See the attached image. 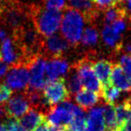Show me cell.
<instances>
[{
    "label": "cell",
    "instance_id": "obj_26",
    "mask_svg": "<svg viewBox=\"0 0 131 131\" xmlns=\"http://www.w3.org/2000/svg\"><path fill=\"white\" fill-rule=\"evenodd\" d=\"M43 7L49 11L60 12L66 8V0H41Z\"/></svg>",
    "mask_w": 131,
    "mask_h": 131
},
{
    "label": "cell",
    "instance_id": "obj_27",
    "mask_svg": "<svg viewBox=\"0 0 131 131\" xmlns=\"http://www.w3.org/2000/svg\"><path fill=\"white\" fill-rule=\"evenodd\" d=\"M12 97V90L6 84H0V105L6 104Z\"/></svg>",
    "mask_w": 131,
    "mask_h": 131
},
{
    "label": "cell",
    "instance_id": "obj_16",
    "mask_svg": "<svg viewBox=\"0 0 131 131\" xmlns=\"http://www.w3.org/2000/svg\"><path fill=\"white\" fill-rule=\"evenodd\" d=\"M100 94L86 89H82L75 95V101L78 107L84 111H90L100 102Z\"/></svg>",
    "mask_w": 131,
    "mask_h": 131
},
{
    "label": "cell",
    "instance_id": "obj_32",
    "mask_svg": "<svg viewBox=\"0 0 131 131\" xmlns=\"http://www.w3.org/2000/svg\"><path fill=\"white\" fill-rule=\"evenodd\" d=\"M118 131H131V117L123 124V126L118 129Z\"/></svg>",
    "mask_w": 131,
    "mask_h": 131
},
{
    "label": "cell",
    "instance_id": "obj_28",
    "mask_svg": "<svg viewBox=\"0 0 131 131\" xmlns=\"http://www.w3.org/2000/svg\"><path fill=\"white\" fill-rule=\"evenodd\" d=\"M98 10H106L116 6V0H92Z\"/></svg>",
    "mask_w": 131,
    "mask_h": 131
},
{
    "label": "cell",
    "instance_id": "obj_18",
    "mask_svg": "<svg viewBox=\"0 0 131 131\" xmlns=\"http://www.w3.org/2000/svg\"><path fill=\"white\" fill-rule=\"evenodd\" d=\"M102 38L103 42L108 47L114 48L116 50L122 42L121 34L117 32L113 29L111 24H105L102 31Z\"/></svg>",
    "mask_w": 131,
    "mask_h": 131
},
{
    "label": "cell",
    "instance_id": "obj_8",
    "mask_svg": "<svg viewBox=\"0 0 131 131\" xmlns=\"http://www.w3.org/2000/svg\"><path fill=\"white\" fill-rule=\"evenodd\" d=\"M43 95L52 107L61 102H68L71 97L64 78L48 83L43 90Z\"/></svg>",
    "mask_w": 131,
    "mask_h": 131
},
{
    "label": "cell",
    "instance_id": "obj_30",
    "mask_svg": "<svg viewBox=\"0 0 131 131\" xmlns=\"http://www.w3.org/2000/svg\"><path fill=\"white\" fill-rule=\"evenodd\" d=\"M8 65H6L3 60L0 59V79L6 75L8 72Z\"/></svg>",
    "mask_w": 131,
    "mask_h": 131
},
{
    "label": "cell",
    "instance_id": "obj_5",
    "mask_svg": "<svg viewBox=\"0 0 131 131\" xmlns=\"http://www.w3.org/2000/svg\"><path fill=\"white\" fill-rule=\"evenodd\" d=\"M30 73L29 89L41 91L48 84L46 78V67L47 61L42 56H35L27 64Z\"/></svg>",
    "mask_w": 131,
    "mask_h": 131
},
{
    "label": "cell",
    "instance_id": "obj_6",
    "mask_svg": "<svg viewBox=\"0 0 131 131\" xmlns=\"http://www.w3.org/2000/svg\"><path fill=\"white\" fill-rule=\"evenodd\" d=\"M0 54L1 59L11 67L19 64H24L27 66L30 60L26 58L22 48L15 41L13 37H8L7 39L1 42L0 45Z\"/></svg>",
    "mask_w": 131,
    "mask_h": 131
},
{
    "label": "cell",
    "instance_id": "obj_9",
    "mask_svg": "<svg viewBox=\"0 0 131 131\" xmlns=\"http://www.w3.org/2000/svg\"><path fill=\"white\" fill-rule=\"evenodd\" d=\"M69 49V43L65 40L62 35L53 34L44 38L42 42L40 56L49 58V59L61 58V56Z\"/></svg>",
    "mask_w": 131,
    "mask_h": 131
},
{
    "label": "cell",
    "instance_id": "obj_31",
    "mask_svg": "<svg viewBox=\"0 0 131 131\" xmlns=\"http://www.w3.org/2000/svg\"><path fill=\"white\" fill-rule=\"evenodd\" d=\"M124 11L126 14V17L129 18L131 20V0H127L126 1V5L123 6Z\"/></svg>",
    "mask_w": 131,
    "mask_h": 131
},
{
    "label": "cell",
    "instance_id": "obj_17",
    "mask_svg": "<svg viewBox=\"0 0 131 131\" xmlns=\"http://www.w3.org/2000/svg\"><path fill=\"white\" fill-rule=\"evenodd\" d=\"M111 84L118 89L119 91L130 92L131 84L129 83L127 77L124 74L123 70L121 69L118 64H115L113 66L112 73L111 75Z\"/></svg>",
    "mask_w": 131,
    "mask_h": 131
},
{
    "label": "cell",
    "instance_id": "obj_36",
    "mask_svg": "<svg viewBox=\"0 0 131 131\" xmlns=\"http://www.w3.org/2000/svg\"><path fill=\"white\" fill-rule=\"evenodd\" d=\"M0 131H8L5 124H0Z\"/></svg>",
    "mask_w": 131,
    "mask_h": 131
},
{
    "label": "cell",
    "instance_id": "obj_12",
    "mask_svg": "<svg viewBox=\"0 0 131 131\" xmlns=\"http://www.w3.org/2000/svg\"><path fill=\"white\" fill-rule=\"evenodd\" d=\"M68 7L77 10L84 15L89 24H93L99 16V11L92 0H68Z\"/></svg>",
    "mask_w": 131,
    "mask_h": 131
},
{
    "label": "cell",
    "instance_id": "obj_11",
    "mask_svg": "<svg viewBox=\"0 0 131 131\" xmlns=\"http://www.w3.org/2000/svg\"><path fill=\"white\" fill-rule=\"evenodd\" d=\"M69 64L65 58H56L49 59L46 67V78L48 83L61 79L62 77H65L69 72Z\"/></svg>",
    "mask_w": 131,
    "mask_h": 131
},
{
    "label": "cell",
    "instance_id": "obj_13",
    "mask_svg": "<svg viewBox=\"0 0 131 131\" xmlns=\"http://www.w3.org/2000/svg\"><path fill=\"white\" fill-rule=\"evenodd\" d=\"M113 64L111 60L99 59L93 61V69L95 75L102 84V86L111 84V75L112 73Z\"/></svg>",
    "mask_w": 131,
    "mask_h": 131
},
{
    "label": "cell",
    "instance_id": "obj_22",
    "mask_svg": "<svg viewBox=\"0 0 131 131\" xmlns=\"http://www.w3.org/2000/svg\"><path fill=\"white\" fill-rule=\"evenodd\" d=\"M126 17V14L123 6H114L110 7L104 11L103 21L105 24H111L118 20H124Z\"/></svg>",
    "mask_w": 131,
    "mask_h": 131
},
{
    "label": "cell",
    "instance_id": "obj_21",
    "mask_svg": "<svg viewBox=\"0 0 131 131\" xmlns=\"http://www.w3.org/2000/svg\"><path fill=\"white\" fill-rule=\"evenodd\" d=\"M99 41V31L93 24L88 25L84 29L81 38V43L84 47H93Z\"/></svg>",
    "mask_w": 131,
    "mask_h": 131
},
{
    "label": "cell",
    "instance_id": "obj_14",
    "mask_svg": "<svg viewBox=\"0 0 131 131\" xmlns=\"http://www.w3.org/2000/svg\"><path fill=\"white\" fill-rule=\"evenodd\" d=\"M45 121L46 117L34 109H30L29 111L19 119L20 125L26 131H33Z\"/></svg>",
    "mask_w": 131,
    "mask_h": 131
},
{
    "label": "cell",
    "instance_id": "obj_10",
    "mask_svg": "<svg viewBox=\"0 0 131 131\" xmlns=\"http://www.w3.org/2000/svg\"><path fill=\"white\" fill-rule=\"evenodd\" d=\"M31 105L26 96L25 92L18 93L10 98L5 105V112L8 118H21L29 111Z\"/></svg>",
    "mask_w": 131,
    "mask_h": 131
},
{
    "label": "cell",
    "instance_id": "obj_7",
    "mask_svg": "<svg viewBox=\"0 0 131 131\" xmlns=\"http://www.w3.org/2000/svg\"><path fill=\"white\" fill-rule=\"evenodd\" d=\"M30 73L28 67L19 64L11 67L6 75V84L13 91H24L29 88Z\"/></svg>",
    "mask_w": 131,
    "mask_h": 131
},
{
    "label": "cell",
    "instance_id": "obj_29",
    "mask_svg": "<svg viewBox=\"0 0 131 131\" xmlns=\"http://www.w3.org/2000/svg\"><path fill=\"white\" fill-rule=\"evenodd\" d=\"M6 127L8 131H26L22 126L20 125L19 121L15 118H6Z\"/></svg>",
    "mask_w": 131,
    "mask_h": 131
},
{
    "label": "cell",
    "instance_id": "obj_34",
    "mask_svg": "<svg viewBox=\"0 0 131 131\" xmlns=\"http://www.w3.org/2000/svg\"><path fill=\"white\" fill-rule=\"evenodd\" d=\"M49 131H61V130H60V127H53V126L49 125Z\"/></svg>",
    "mask_w": 131,
    "mask_h": 131
},
{
    "label": "cell",
    "instance_id": "obj_3",
    "mask_svg": "<svg viewBox=\"0 0 131 131\" xmlns=\"http://www.w3.org/2000/svg\"><path fill=\"white\" fill-rule=\"evenodd\" d=\"M83 112H84V110L72 103L70 101H68L53 106L46 116V121L53 127H68L73 121L74 118Z\"/></svg>",
    "mask_w": 131,
    "mask_h": 131
},
{
    "label": "cell",
    "instance_id": "obj_25",
    "mask_svg": "<svg viewBox=\"0 0 131 131\" xmlns=\"http://www.w3.org/2000/svg\"><path fill=\"white\" fill-rule=\"evenodd\" d=\"M118 61V66L123 70L124 74L131 84V55H122Z\"/></svg>",
    "mask_w": 131,
    "mask_h": 131
},
{
    "label": "cell",
    "instance_id": "obj_2",
    "mask_svg": "<svg viewBox=\"0 0 131 131\" xmlns=\"http://www.w3.org/2000/svg\"><path fill=\"white\" fill-rule=\"evenodd\" d=\"M84 25V17L72 8L66 7L61 22L62 36L69 44L77 46L81 40Z\"/></svg>",
    "mask_w": 131,
    "mask_h": 131
},
{
    "label": "cell",
    "instance_id": "obj_20",
    "mask_svg": "<svg viewBox=\"0 0 131 131\" xmlns=\"http://www.w3.org/2000/svg\"><path fill=\"white\" fill-rule=\"evenodd\" d=\"M103 117L105 127H107V130L110 131H118V126L117 122L116 111H115V106L106 104L103 102Z\"/></svg>",
    "mask_w": 131,
    "mask_h": 131
},
{
    "label": "cell",
    "instance_id": "obj_15",
    "mask_svg": "<svg viewBox=\"0 0 131 131\" xmlns=\"http://www.w3.org/2000/svg\"><path fill=\"white\" fill-rule=\"evenodd\" d=\"M86 124L87 131H105L102 106L90 110L86 117Z\"/></svg>",
    "mask_w": 131,
    "mask_h": 131
},
{
    "label": "cell",
    "instance_id": "obj_39",
    "mask_svg": "<svg viewBox=\"0 0 131 131\" xmlns=\"http://www.w3.org/2000/svg\"><path fill=\"white\" fill-rule=\"evenodd\" d=\"M107 131H110V130H107Z\"/></svg>",
    "mask_w": 131,
    "mask_h": 131
},
{
    "label": "cell",
    "instance_id": "obj_37",
    "mask_svg": "<svg viewBox=\"0 0 131 131\" xmlns=\"http://www.w3.org/2000/svg\"><path fill=\"white\" fill-rule=\"evenodd\" d=\"M125 1H127V0H116V2L117 3H123V2H125Z\"/></svg>",
    "mask_w": 131,
    "mask_h": 131
},
{
    "label": "cell",
    "instance_id": "obj_23",
    "mask_svg": "<svg viewBox=\"0 0 131 131\" xmlns=\"http://www.w3.org/2000/svg\"><path fill=\"white\" fill-rule=\"evenodd\" d=\"M67 81L68 82H66V84H67V87L69 91L70 95L75 96L77 93H79L82 90L83 84L81 82V79L79 77V75L77 74V70L74 68H72V71L68 75Z\"/></svg>",
    "mask_w": 131,
    "mask_h": 131
},
{
    "label": "cell",
    "instance_id": "obj_19",
    "mask_svg": "<svg viewBox=\"0 0 131 131\" xmlns=\"http://www.w3.org/2000/svg\"><path fill=\"white\" fill-rule=\"evenodd\" d=\"M121 95V91L117 89L112 84H107V85L102 86L100 96L102 97L104 103L110 104V105H116Z\"/></svg>",
    "mask_w": 131,
    "mask_h": 131
},
{
    "label": "cell",
    "instance_id": "obj_33",
    "mask_svg": "<svg viewBox=\"0 0 131 131\" xmlns=\"http://www.w3.org/2000/svg\"><path fill=\"white\" fill-rule=\"evenodd\" d=\"M33 131H49V124L47 123V121L43 122L41 125H40Z\"/></svg>",
    "mask_w": 131,
    "mask_h": 131
},
{
    "label": "cell",
    "instance_id": "obj_4",
    "mask_svg": "<svg viewBox=\"0 0 131 131\" xmlns=\"http://www.w3.org/2000/svg\"><path fill=\"white\" fill-rule=\"evenodd\" d=\"M73 68L77 70V74L81 79L83 86L84 89L94 93H100L102 90V84L95 75L93 69V60L90 57H85L78 60Z\"/></svg>",
    "mask_w": 131,
    "mask_h": 131
},
{
    "label": "cell",
    "instance_id": "obj_38",
    "mask_svg": "<svg viewBox=\"0 0 131 131\" xmlns=\"http://www.w3.org/2000/svg\"><path fill=\"white\" fill-rule=\"evenodd\" d=\"M1 1H3V0H0V2H1Z\"/></svg>",
    "mask_w": 131,
    "mask_h": 131
},
{
    "label": "cell",
    "instance_id": "obj_24",
    "mask_svg": "<svg viewBox=\"0 0 131 131\" xmlns=\"http://www.w3.org/2000/svg\"><path fill=\"white\" fill-rule=\"evenodd\" d=\"M86 115L84 112L77 115L74 118L73 121L69 125L72 131H87V124H86Z\"/></svg>",
    "mask_w": 131,
    "mask_h": 131
},
{
    "label": "cell",
    "instance_id": "obj_1",
    "mask_svg": "<svg viewBox=\"0 0 131 131\" xmlns=\"http://www.w3.org/2000/svg\"><path fill=\"white\" fill-rule=\"evenodd\" d=\"M31 24L43 38L56 34L62 22L63 14L61 12L49 11L40 6H30Z\"/></svg>",
    "mask_w": 131,
    "mask_h": 131
},
{
    "label": "cell",
    "instance_id": "obj_35",
    "mask_svg": "<svg viewBox=\"0 0 131 131\" xmlns=\"http://www.w3.org/2000/svg\"><path fill=\"white\" fill-rule=\"evenodd\" d=\"M6 115V112H5V110H4V108H2V107H0V119L1 118H4V116Z\"/></svg>",
    "mask_w": 131,
    "mask_h": 131
}]
</instances>
